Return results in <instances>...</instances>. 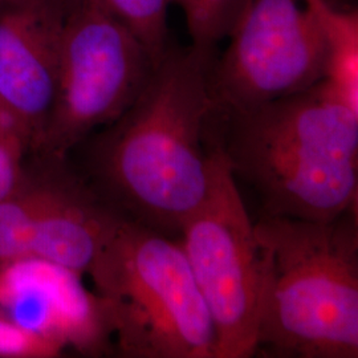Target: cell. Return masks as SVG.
Instances as JSON below:
<instances>
[{
    "instance_id": "obj_1",
    "label": "cell",
    "mask_w": 358,
    "mask_h": 358,
    "mask_svg": "<svg viewBox=\"0 0 358 358\" xmlns=\"http://www.w3.org/2000/svg\"><path fill=\"white\" fill-rule=\"evenodd\" d=\"M215 48L169 45L140 94L94 133L92 187L118 214L179 236L205 201L217 142Z\"/></svg>"
},
{
    "instance_id": "obj_2",
    "label": "cell",
    "mask_w": 358,
    "mask_h": 358,
    "mask_svg": "<svg viewBox=\"0 0 358 358\" xmlns=\"http://www.w3.org/2000/svg\"><path fill=\"white\" fill-rule=\"evenodd\" d=\"M232 174L264 215L329 222L356 210L357 94L332 80L254 109L219 115Z\"/></svg>"
},
{
    "instance_id": "obj_3",
    "label": "cell",
    "mask_w": 358,
    "mask_h": 358,
    "mask_svg": "<svg viewBox=\"0 0 358 358\" xmlns=\"http://www.w3.org/2000/svg\"><path fill=\"white\" fill-rule=\"evenodd\" d=\"M257 352L358 357L356 213L329 222L263 215Z\"/></svg>"
},
{
    "instance_id": "obj_4",
    "label": "cell",
    "mask_w": 358,
    "mask_h": 358,
    "mask_svg": "<svg viewBox=\"0 0 358 358\" xmlns=\"http://www.w3.org/2000/svg\"><path fill=\"white\" fill-rule=\"evenodd\" d=\"M87 276L124 357L217 356L215 327L178 239L122 217Z\"/></svg>"
},
{
    "instance_id": "obj_5",
    "label": "cell",
    "mask_w": 358,
    "mask_h": 358,
    "mask_svg": "<svg viewBox=\"0 0 358 358\" xmlns=\"http://www.w3.org/2000/svg\"><path fill=\"white\" fill-rule=\"evenodd\" d=\"M155 65L103 0H66L56 97L35 152L64 161L128 109Z\"/></svg>"
},
{
    "instance_id": "obj_6",
    "label": "cell",
    "mask_w": 358,
    "mask_h": 358,
    "mask_svg": "<svg viewBox=\"0 0 358 358\" xmlns=\"http://www.w3.org/2000/svg\"><path fill=\"white\" fill-rule=\"evenodd\" d=\"M217 332L215 358L257 353L260 252L255 224L217 138L211 186L179 232Z\"/></svg>"
},
{
    "instance_id": "obj_7",
    "label": "cell",
    "mask_w": 358,
    "mask_h": 358,
    "mask_svg": "<svg viewBox=\"0 0 358 358\" xmlns=\"http://www.w3.org/2000/svg\"><path fill=\"white\" fill-rule=\"evenodd\" d=\"M215 59V112H245L308 90L327 78L329 57L308 0H243Z\"/></svg>"
},
{
    "instance_id": "obj_8",
    "label": "cell",
    "mask_w": 358,
    "mask_h": 358,
    "mask_svg": "<svg viewBox=\"0 0 358 358\" xmlns=\"http://www.w3.org/2000/svg\"><path fill=\"white\" fill-rule=\"evenodd\" d=\"M62 162L0 198V263L36 259L87 276L110 239L121 215Z\"/></svg>"
},
{
    "instance_id": "obj_9",
    "label": "cell",
    "mask_w": 358,
    "mask_h": 358,
    "mask_svg": "<svg viewBox=\"0 0 358 358\" xmlns=\"http://www.w3.org/2000/svg\"><path fill=\"white\" fill-rule=\"evenodd\" d=\"M83 278L36 259L0 263V357L101 352L109 327L99 297Z\"/></svg>"
},
{
    "instance_id": "obj_10",
    "label": "cell",
    "mask_w": 358,
    "mask_h": 358,
    "mask_svg": "<svg viewBox=\"0 0 358 358\" xmlns=\"http://www.w3.org/2000/svg\"><path fill=\"white\" fill-rule=\"evenodd\" d=\"M66 0H0V105L38 149L55 103Z\"/></svg>"
},
{
    "instance_id": "obj_11",
    "label": "cell",
    "mask_w": 358,
    "mask_h": 358,
    "mask_svg": "<svg viewBox=\"0 0 358 358\" xmlns=\"http://www.w3.org/2000/svg\"><path fill=\"white\" fill-rule=\"evenodd\" d=\"M316 13L328 47L327 78L357 94L358 13L329 0H308Z\"/></svg>"
},
{
    "instance_id": "obj_12",
    "label": "cell",
    "mask_w": 358,
    "mask_h": 358,
    "mask_svg": "<svg viewBox=\"0 0 358 358\" xmlns=\"http://www.w3.org/2000/svg\"><path fill=\"white\" fill-rule=\"evenodd\" d=\"M106 7L138 38L153 57L162 59L169 48L167 11L177 0H103Z\"/></svg>"
},
{
    "instance_id": "obj_13",
    "label": "cell",
    "mask_w": 358,
    "mask_h": 358,
    "mask_svg": "<svg viewBox=\"0 0 358 358\" xmlns=\"http://www.w3.org/2000/svg\"><path fill=\"white\" fill-rule=\"evenodd\" d=\"M182 7L192 44L215 48L227 38L243 0H177Z\"/></svg>"
},
{
    "instance_id": "obj_14",
    "label": "cell",
    "mask_w": 358,
    "mask_h": 358,
    "mask_svg": "<svg viewBox=\"0 0 358 358\" xmlns=\"http://www.w3.org/2000/svg\"><path fill=\"white\" fill-rule=\"evenodd\" d=\"M26 149L29 146L19 134L0 138V198L15 192L26 179L23 166Z\"/></svg>"
},
{
    "instance_id": "obj_15",
    "label": "cell",
    "mask_w": 358,
    "mask_h": 358,
    "mask_svg": "<svg viewBox=\"0 0 358 358\" xmlns=\"http://www.w3.org/2000/svg\"><path fill=\"white\" fill-rule=\"evenodd\" d=\"M11 134H19V136H22L20 131L16 128L13 118L4 110V108L0 105V138H1V137H7V136H11ZM22 137H23V136H22ZM23 138H24V137H23Z\"/></svg>"
}]
</instances>
